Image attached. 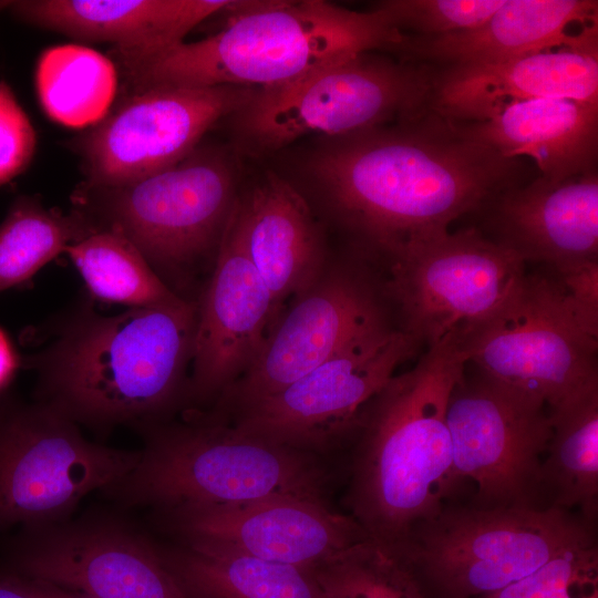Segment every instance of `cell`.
Instances as JSON below:
<instances>
[{
    "label": "cell",
    "instance_id": "6da1fadb",
    "mask_svg": "<svg viewBox=\"0 0 598 598\" xmlns=\"http://www.w3.org/2000/svg\"><path fill=\"white\" fill-rule=\"evenodd\" d=\"M299 172L332 216L381 258L447 233L452 221L529 175L520 157H504L432 109L409 121L317 136Z\"/></svg>",
    "mask_w": 598,
    "mask_h": 598
},
{
    "label": "cell",
    "instance_id": "7a4b0ae2",
    "mask_svg": "<svg viewBox=\"0 0 598 598\" xmlns=\"http://www.w3.org/2000/svg\"><path fill=\"white\" fill-rule=\"evenodd\" d=\"M218 32L194 42L112 56L128 93L217 85L267 90L370 51L390 53L403 33L381 10L324 0H231Z\"/></svg>",
    "mask_w": 598,
    "mask_h": 598
},
{
    "label": "cell",
    "instance_id": "3957f363",
    "mask_svg": "<svg viewBox=\"0 0 598 598\" xmlns=\"http://www.w3.org/2000/svg\"><path fill=\"white\" fill-rule=\"evenodd\" d=\"M466 364L460 341L446 338L367 405L352 440L346 503L370 539L402 544L460 483L446 410Z\"/></svg>",
    "mask_w": 598,
    "mask_h": 598
},
{
    "label": "cell",
    "instance_id": "277c9868",
    "mask_svg": "<svg viewBox=\"0 0 598 598\" xmlns=\"http://www.w3.org/2000/svg\"><path fill=\"white\" fill-rule=\"evenodd\" d=\"M197 301L82 315L37 359L44 404L94 425L152 422L186 395Z\"/></svg>",
    "mask_w": 598,
    "mask_h": 598
},
{
    "label": "cell",
    "instance_id": "5b68a950",
    "mask_svg": "<svg viewBox=\"0 0 598 598\" xmlns=\"http://www.w3.org/2000/svg\"><path fill=\"white\" fill-rule=\"evenodd\" d=\"M324 460L197 416L153 427L135 467L110 488L128 504L166 512L269 497L327 502Z\"/></svg>",
    "mask_w": 598,
    "mask_h": 598
},
{
    "label": "cell",
    "instance_id": "8992f818",
    "mask_svg": "<svg viewBox=\"0 0 598 598\" xmlns=\"http://www.w3.org/2000/svg\"><path fill=\"white\" fill-rule=\"evenodd\" d=\"M435 74L432 66L370 51L256 90L233 115L238 146L266 155L309 135L340 136L413 120L431 110Z\"/></svg>",
    "mask_w": 598,
    "mask_h": 598
},
{
    "label": "cell",
    "instance_id": "52a82bcc",
    "mask_svg": "<svg viewBox=\"0 0 598 598\" xmlns=\"http://www.w3.org/2000/svg\"><path fill=\"white\" fill-rule=\"evenodd\" d=\"M594 539V525L556 506L445 505L395 547L429 598H481Z\"/></svg>",
    "mask_w": 598,
    "mask_h": 598
},
{
    "label": "cell",
    "instance_id": "ba28073f",
    "mask_svg": "<svg viewBox=\"0 0 598 598\" xmlns=\"http://www.w3.org/2000/svg\"><path fill=\"white\" fill-rule=\"evenodd\" d=\"M238 174L235 156L198 145L176 165L138 182L89 188L85 199L94 202L85 204L102 218L99 229L121 233L172 289L217 254L239 198Z\"/></svg>",
    "mask_w": 598,
    "mask_h": 598
},
{
    "label": "cell",
    "instance_id": "9c48e42d",
    "mask_svg": "<svg viewBox=\"0 0 598 598\" xmlns=\"http://www.w3.org/2000/svg\"><path fill=\"white\" fill-rule=\"evenodd\" d=\"M383 259L382 288L398 328L426 348L451 337L461 343L503 309L527 274L520 258L476 227L410 243Z\"/></svg>",
    "mask_w": 598,
    "mask_h": 598
},
{
    "label": "cell",
    "instance_id": "30bf717a",
    "mask_svg": "<svg viewBox=\"0 0 598 598\" xmlns=\"http://www.w3.org/2000/svg\"><path fill=\"white\" fill-rule=\"evenodd\" d=\"M526 274L511 300L460 343L478 374L548 411L598 388V338L578 320L553 270Z\"/></svg>",
    "mask_w": 598,
    "mask_h": 598
},
{
    "label": "cell",
    "instance_id": "8fae6325",
    "mask_svg": "<svg viewBox=\"0 0 598 598\" xmlns=\"http://www.w3.org/2000/svg\"><path fill=\"white\" fill-rule=\"evenodd\" d=\"M364 268L323 270L279 316L254 362L216 401L212 417L228 421L332 357L395 329L382 283Z\"/></svg>",
    "mask_w": 598,
    "mask_h": 598
},
{
    "label": "cell",
    "instance_id": "7c38bea8",
    "mask_svg": "<svg viewBox=\"0 0 598 598\" xmlns=\"http://www.w3.org/2000/svg\"><path fill=\"white\" fill-rule=\"evenodd\" d=\"M457 480L477 507H542V464L553 427L546 404L481 374L455 384L446 410Z\"/></svg>",
    "mask_w": 598,
    "mask_h": 598
},
{
    "label": "cell",
    "instance_id": "4fadbf2b",
    "mask_svg": "<svg viewBox=\"0 0 598 598\" xmlns=\"http://www.w3.org/2000/svg\"><path fill=\"white\" fill-rule=\"evenodd\" d=\"M140 456L89 442L44 403L1 413L0 524L58 518L87 493L117 483Z\"/></svg>",
    "mask_w": 598,
    "mask_h": 598
},
{
    "label": "cell",
    "instance_id": "5bb4252c",
    "mask_svg": "<svg viewBox=\"0 0 598 598\" xmlns=\"http://www.w3.org/2000/svg\"><path fill=\"white\" fill-rule=\"evenodd\" d=\"M417 348L399 328L360 342L239 412L231 424L324 458L353 440L369 402Z\"/></svg>",
    "mask_w": 598,
    "mask_h": 598
},
{
    "label": "cell",
    "instance_id": "9a60e30c",
    "mask_svg": "<svg viewBox=\"0 0 598 598\" xmlns=\"http://www.w3.org/2000/svg\"><path fill=\"white\" fill-rule=\"evenodd\" d=\"M256 90L217 85L128 94L83 138L89 188L128 185L176 165L219 120L240 111Z\"/></svg>",
    "mask_w": 598,
    "mask_h": 598
},
{
    "label": "cell",
    "instance_id": "2e32d148",
    "mask_svg": "<svg viewBox=\"0 0 598 598\" xmlns=\"http://www.w3.org/2000/svg\"><path fill=\"white\" fill-rule=\"evenodd\" d=\"M277 319L270 292L243 245L236 203L197 301L185 398L196 404L217 401L254 362Z\"/></svg>",
    "mask_w": 598,
    "mask_h": 598
},
{
    "label": "cell",
    "instance_id": "e0dca14e",
    "mask_svg": "<svg viewBox=\"0 0 598 598\" xmlns=\"http://www.w3.org/2000/svg\"><path fill=\"white\" fill-rule=\"evenodd\" d=\"M183 538H200L264 560L313 570L369 538L327 502L297 497L167 511Z\"/></svg>",
    "mask_w": 598,
    "mask_h": 598
},
{
    "label": "cell",
    "instance_id": "ac0fdd59",
    "mask_svg": "<svg viewBox=\"0 0 598 598\" xmlns=\"http://www.w3.org/2000/svg\"><path fill=\"white\" fill-rule=\"evenodd\" d=\"M17 565L31 579L93 598H184L158 548L111 524L48 532L22 549Z\"/></svg>",
    "mask_w": 598,
    "mask_h": 598
},
{
    "label": "cell",
    "instance_id": "d6986e66",
    "mask_svg": "<svg viewBox=\"0 0 598 598\" xmlns=\"http://www.w3.org/2000/svg\"><path fill=\"white\" fill-rule=\"evenodd\" d=\"M491 240L525 264L598 259V173L550 182L537 175L494 195L476 213Z\"/></svg>",
    "mask_w": 598,
    "mask_h": 598
},
{
    "label": "cell",
    "instance_id": "ffe728a7",
    "mask_svg": "<svg viewBox=\"0 0 598 598\" xmlns=\"http://www.w3.org/2000/svg\"><path fill=\"white\" fill-rule=\"evenodd\" d=\"M596 0H505L473 29L437 35L404 34L394 56L435 69L494 64L575 47L598 31Z\"/></svg>",
    "mask_w": 598,
    "mask_h": 598
},
{
    "label": "cell",
    "instance_id": "44dd1931",
    "mask_svg": "<svg viewBox=\"0 0 598 598\" xmlns=\"http://www.w3.org/2000/svg\"><path fill=\"white\" fill-rule=\"evenodd\" d=\"M435 70L431 109L454 122L482 121L509 101L550 97L598 103V33L558 51Z\"/></svg>",
    "mask_w": 598,
    "mask_h": 598
},
{
    "label": "cell",
    "instance_id": "7402d4cb",
    "mask_svg": "<svg viewBox=\"0 0 598 598\" xmlns=\"http://www.w3.org/2000/svg\"><path fill=\"white\" fill-rule=\"evenodd\" d=\"M237 215L245 250L279 318L285 300L305 293L326 269L320 229L305 196L275 172L238 198Z\"/></svg>",
    "mask_w": 598,
    "mask_h": 598
},
{
    "label": "cell",
    "instance_id": "603a6c76",
    "mask_svg": "<svg viewBox=\"0 0 598 598\" xmlns=\"http://www.w3.org/2000/svg\"><path fill=\"white\" fill-rule=\"evenodd\" d=\"M462 131L507 158L527 156L550 182L597 172L598 103L571 99L509 101Z\"/></svg>",
    "mask_w": 598,
    "mask_h": 598
},
{
    "label": "cell",
    "instance_id": "cb8c5ba5",
    "mask_svg": "<svg viewBox=\"0 0 598 598\" xmlns=\"http://www.w3.org/2000/svg\"><path fill=\"white\" fill-rule=\"evenodd\" d=\"M231 0H19L0 2L24 22L68 37L150 53L187 33Z\"/></svg>",
    "mask_w": 598,
    "mask_h": 598
},
{
    "label": "cell",
    "instance_id": "d4e9b609",
    "mask_svg": "<svg viewBox=\"0 0 598 598\" xmlns=\"http://www.w3.org/2000/svg\"><path fill=\"white\" fill-rule=\"evenodd\" d=\"M158 548L184 598H323L313 570L252 557L217 543L183 538Z\"/></svg>",
    "mask_w": 598,
    "mask_h": 598
},
{
    "label": "cell",
    "instance_id": "484cf974",
    "mask_svg": "<svg viewBox=\"0 0 598 598\" xmlns=\"http://www.w3.org/2000/svg\"><path fill=\"white\" fill-rule=\"evenodd\" d=\"M553 434L542 464L549 506L594 525L598 515V388L549 411Z\"/></svg>",
    "mask_w": 598,
    "mask_h": 598
},
{
    "label": "cell",
    "instance_id": "4316f807",
    "mask_svg": "<svg viewBox=\"0 0 598 598\" xmlns=\"http://www.w3.org/2000/svg\"><path fill=\"white\" fill-rule=\"evenodd\" d=\"M117 78L112 59L87 47L63 44L41 53L35 87L51 120L79 128L97 124L109 114Z\"/></svg>",
    "mask_w": 598,
    "mask_h": 598
},
{
    "label": "cell",
    "instance_id": "83f0119b",
    "mask_svg": "<svg viewBox=\"0 0 598 598\" xmlns=\"http://www.w3.org/2000/svg\"><path fill=\"white\" fill-rule=\"evenodd\" d=\"M95 298L130 308L175 303L174 292L121 233L93 230L65 250ZM186 300V299H185Z\"/></svg>",
    "mask_w": 598,
    "mask_h": 598
},
{
    "label": "cell",
    "instance_id": "f1b7e54d",
    "mask_svg": "<svg viewBox=\"0 0 598 598\" xmlns=\"http://www.w3.org/2000/svg\"><path fill=\"white\" fill-rule=\"evenodd\" d=\"M92 229L29 196L17 198L0 224V292L31 279L44 265Z\"/></svg>",
    "mask_w": 598,
    "mask_h": 598
},
{
    "label": "cell",
    "instance_id": "f546056e",
    "mask_svg": "<svg viewBox=\"0 0 598 598\" xmlns=\"http://www.w3.org/2000/svg\"><path fill=\"white\" fill-rule=\"evenodd\" d=\"M313 571L323 598H429L398 548L370 538Z\"/></svg>",
    "mask_w": 598,
    "mask_h": 598
},
{
    "label": "cell",
    "instance_id": "4dcf8cb0",
    "mask_svg": "<svg viewBox=\"0 0 598 598\" xmlns=\"http://www.w3.org/2000/svg\"><path fill=\"white\" fill-rule=\"evenodd\" d=\"M481 598H598L597 542L570 547L529 575Z\"/></svg>",
    "mask_w": 598,
    "mask_h": 598
},
{
    "label": "cell",
    "instance_id": "1f68e13d",
    "mask_svg": "<svg viewBox=\"0 0 598 598\" xmlns=\"http://www.w3.org/2000/svg\"><path fill=\"white\" fill-rule=\"evenodd\" d=\"M505 0H383L373 4L404 34L437 37L483 24Z\"/></svg>",
    "mask_w": 598,
    "mask_h": 598
},
{
    "label": "cell",
    "instance_id": "d6a6232c",
    "mask_svg": "<svg viewBox=\"0 0 598 598\" xmlns=\"http://www.w3.org/2000/svg\"><path fill=\"white\" fill-rule=\"evenodd\" d=\"M37 145L34 128L10 85L0 81V185L23 173Z\"/></svg>",
    "mask_w": 598,
    "mask_h": 598
},
{
    "label": "cell",
    "instance_id": "836d02e7",
    "mask_svg": "<svg viewBox=\"0 0 598 598\" xmlns=\"http://www.w3.org/2000/svg\"><path fill=\"white\" fill-rule=\"evenodd\" d=\"M549 267L582 327L598 338V259Z\"/></svg>",
    "mask_w": 598,
    "mask_h": 598
},
{
    "label": "cell",
    "instance_id": "e575fe53",
    "mask_svg": "<svg viewBox=\"0 0 598 598\" xmlns=\"http://www.w3.org/2000/svg\"><path fill=\"white\" fill-rule=\"evenodd\" d=\"M19 359L11 340L0 328V392L12 380Z\"/></svg>",
    "mask_w": 598,
    "mask_h": 598
},
{
    "label": "cell",
    "instance_id": "d590c367",
    "mask_svg": "<svg viewBox=\"0 0 598 598\" xmlns=\"http://www.w3.org/2000/svg\"><path fill=\"white\" fill-rule=\"evenodd\" d=\"M33 598H93L85 594L52 585L37 579H22Z\"/></svg>",
    "mask_w": 598,
    "mask_h": 598
},
{
    "label": "cell",
    "instance_id": "8d00e7d4",
    "mask_svg": "<svg viewBox=\"0 0 598 598\" xmlns=\"http://www.w3.org/2000/svg\"><path fill=\"white\" fill-rule=\"evenodd\" d=\"M0 598H33L21 578L0 579Z\"/></svg>",
    "mask_w": 598,
    "mask_h": 598
}]
</instances>
